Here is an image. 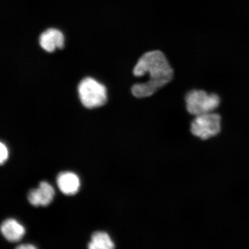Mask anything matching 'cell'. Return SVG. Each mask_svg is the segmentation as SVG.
Here are the masks:
<instances>
[{
    "instance_id": "6da1fadb",
    "label": "cell",
    "mask_w": 249,
    "mask_h": 249,
    "mask_svg": "<svg viewBox=\"0 0 249 249\" xmlns=\"http://www.w3.org/2000/svg\"><path fill=\"white\" fill-rule=\"evenodd\" d=\"M148 73L147 82L134 85L132 94L136 98L149 97L171 82L174 71L163 52L154 51L145 53L139 58L133 69L136 77H142Z\"/></svg>"
},
{
    "instance_id": "7a4b0ae2",
    "label": "cell",
    "mask_w": 249,
    "mask_h": 249,
    "mask_svg": "<svg viewBox=\"0 0 249 249\" xmlns=\"http://www.w3.org/2000/svg\"><path fill=\"white\" fill-rule=\"evenodd\" d=\"M79 98L84 107L94 108L107 102V90L102 84L92 77H86L78 86Z\"/></svg>"
},
{
    "instance_id": "3957f363",
    "label": "cell",
    "mask_w": 249,
    "mask_h": 249,
    "mask_svg": "<svg viewBox=\"0 0 249 249\" xmlns=\"http://www.w3.org/2000/svg\"><path fill=\"white\" fill-rule=\"evenodd\" d=\"M187 110L194 116L212 113L219 107V96L216 93H208L204 90L193 89L186 93Z\"/></svg>"
},
{
    "instance_id": "277c9868",
    "label": "cell",
    "mask_w": 249,
    "mask_h": 249,
    "mask_svg": "<svg viewBox=\"0 0 249 249\" xmlns=\"http://www.w3.org/2000/svg\"><path fill=\"white\" fill-rule=\"evenodd\" d=\"M193 135L202 140L213 138L221 130V117L219 114L212 113L196 116L191 123Z\"/></svg>"
},
{
    "instance_id": "5b68a950",
    "label": "cell",
    "mask_w": 249,
    "mask_h": 249,
    "mask_svg": "<svg viewBox=\"0 0 249 249\" xmlns=\"http://www.w3.org/2000/svg\"><path fill=\"white\" fill-rule=\"evenodd\" d=\"M54 189L48 182L42 181L38 188L31 190L28 195V200L34 207L48 206L53 200Z\"/></svg>"
},
{
    "instance_id": "8992f818",
    "label": "cell",
    "mask_w": 249,
    "mask_h": 249,
    "mask_svg": "<svg viewBox=\"0 0 249 249\" xmlns=\"http://www.w3.org/2000/svg\"><path fill=\"white\" fill-rule=\"evenodd\" d=\"M39 45L45 51L52 53L56 49L64 48L65 38L61 31L57 29H49L39 36Z\"/></svg>"
},
{
    "instance_id": "52a82bcc",
    "label": "cell",
    "mask_w": 249,
    "mask_h": 249,
    "mask_svg": "<svg viewBox=\"0 0 249 249\" xmlns=\"http://www.w3.org/2000/svg\"><path fill=\"white\" fill-rule=\"evenodd\" d=\"M57 183L62 194L71 196L77 194L79 191L80 180L76 174L65 171L58 174Z\"/></svg>"
},
{
    "instance_id": "ba28073f",
    "label": "cell",
    "mask_w": 249,
    "mask_h": 249,
    "mask_svg": "<svg viewBox=\"0 0 249 249\" xmlns=\"http://www.w3.org/2000/svg\"><path fill=\"white\" fill-rule=\"evenodd\" d=\"M1 231L4 238L9 242H18L22 238L26 232L23 225L14 219L4 221L1 226Z\"/></svg>"
},
{
    "instance_id": "9c48e42d",
    "label": "cell",
    "mask_w": 249,
    "mask_h": 249,
    "mask_svg": "<svg viewBox=\"0 0 249 249\" xmlns=\"http://www.w3.org/2000/svg\"><path fill=\"white\" fill-rule=\"evenodd\" d=\"M88 248L90 249H113L115 245L107 232L97 231L92 235Z\"/></svg>"
},
{
    "instance_id": "30bf717a",
    "label": "cell",
    "mask_w": 249,
    "mask_h": 249,
    "mask_svg": "<svg viewBox=\"0 0 249 249\" xmlns=\"http://www.w3.org/2000/svg\"><path fill=\"white\" fill-rule=\"evenodd\" d=\"M1 160H0V163L2 165L4 164L6 160H7L8 158V151L7 147H6L5 144L3 142H1Z\"/></svg>"
},
{
    "instance_id": "8fae6325",
    "label": "cell",
    "mask_w": 249,
    "mask_h": 249,
    "mask_svg": "<svg viewBox=\"0 0 249 249\" xmlns=\"http://www.w3.org/2000/svg\"><path fill=\"white\" fill-rule=\"evenodd\" d=\"M18 249H35L36 247L31 244H24L18 246L17 247Z\"/></svg>"
}]
</instances>
